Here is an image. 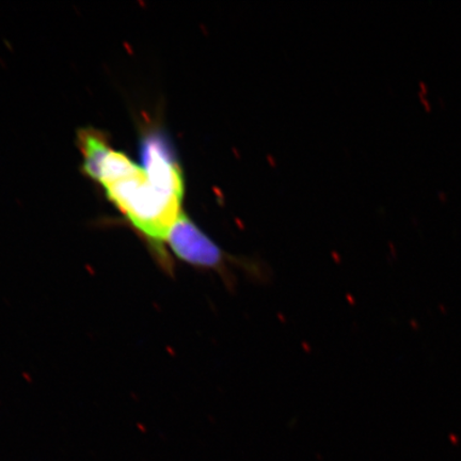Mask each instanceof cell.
<instances>
[{
  "instance_id": "cell-1",
  "label": "cell",
  "mask_w": 461,
  "mask_h": 461,
  "mask_svg": "<svg viewBox=\"0 0 461 461\" xmlns=\"http://www.w3.org/2000/svg\"><path fill=\"white\" fill-rule=\"evenodd\" d=\"M105 189L109 200L132 226L155 244L166 241L183 214L182 197L155 186L141 168Z\"/></svg>"
},
{
  "instance_id": "cell-2",
  "label": "cell",
  "mask_w": 461,
  "mask_h": 461,
  "mask_svg": "<svg viewBox=\"0 0 461 461\" xmlns=\"http://www.w3.org/2000/svg\"><path fill=\"white\" fill-rule=\"evenodd\" d=\"M175 255L194 267L214 269L221 267L223 253L214 241L182 214L166 240Z\"/></svg>"
},
{
  "instance_id": "cell-3",
  "label": "cell",
  "mask_w": 461,
  "mask_h": 461,
  "mask_svg": "<svg viewBox=\"0 0 461 461\" xmlns=\"http://www.w3.org/2000/svg\"><path fill=\"white\" fill-rule=\"evenodd\" d=\"M143 170L155 186L183 198L184 181L177 165L163 137L151 134L143 138L140 148Z\"/></svg>"
},
{
  "instance_id": "cell-4",
  "label": "cell",
  "mask_w": 461,
  "mask_h": 461,
  "mask_svg": "<svg viewBox=\"0 0 461 461\" xmlns=\"http://www.w3.org/2000/svg\"><path fill=\"white\" fill-rule=\"evenodd\" d=\"M78 146L84 157V170L86 176L95 180L104 159L112 152L113 148L109 146L103 132L90 129L78 131Z\"/></svg>"
}]
</instances>
